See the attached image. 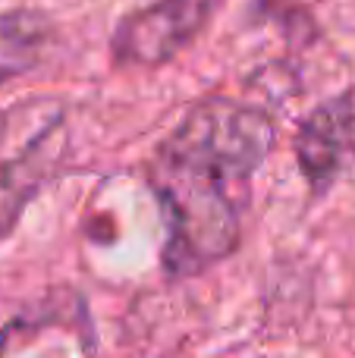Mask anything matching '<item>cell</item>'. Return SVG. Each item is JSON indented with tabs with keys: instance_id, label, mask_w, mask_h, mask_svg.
I'll return each instance as SVG.
<instances>
[{
	"instance_id": "3957f363",
	"label": "cell",
	"mask_w": 355,
	"mask_h": 358,
	"mask_svg": "<svg viewBox=\"0 0 355 358\" xmlns=\"http://www.w3.org/2000/svg\"><path fill=\"white\" fill-rule=\"evenodd\" d=\"M293 151L314 195L331 189L355 157V92L314 107L296 129Z\"/></svg>"
},
{
	"instance_id": "277c9868",
	"label": "cell",
	"mask_w": 355,
	"mask_h": 358,
	"mask_svg": "<svg viewBox=\"0 0 355 358\" xmlns=\"http://www.w3.org/2000/svg\"><path fill=\"white\" fill-rule=\"evenodd\" d=\"M60 157H63V132L60 126H48L19 155L0 161V242L16 229L25 208L50 182Z\"/></svg>"
},
{
	"instance_id": "6da1fadb",
	"label": "cell",
	"mask_w": 355,
	"mask_h": 358,
	"mask_svg": "<svg viewBox=\"0 0 355 358\" xmlns=\"http://www.w3.org/2000/svg\"><path fill=\"white\" fill-rule=\"evenodd\" d=\"M274 136V120L261 107L205 98L157 145L151 189L167 220V273L195 277L239 248L252 176L268 161Z\"/></svg>"
},
{
	"instance_id": "5b68a950",
	"label": "cell",
	"mask_w": 355,
	"mask_h": 358,
	"mask_svg": "<svg viewBox=\"0 0 355 358\" xmlns=\"http://www.w3.org/2000/svg\"><path fill=\"white\" fill-rule=\"evenodd\" d=\"M54 44V22L38 10L0 13V88L41 66Z\"/></svg>"
},
{
	"instance_id": "7a4b0ae2",
	"label": "cell",
	"mask_w": 355,
	"mask_h": 358,
	"mask_svg": "<svg viewBox=\"0 0 355 358\" xmlns=\"http://www.w3.org/2000/svg\"><path fill=\"white\" fill-rule=\"evenodd\" d=\"M224 0H154L117 22L110 38L113 63L154 69L176 60L211 25Z\"/></svg>"
}]
</instances>
